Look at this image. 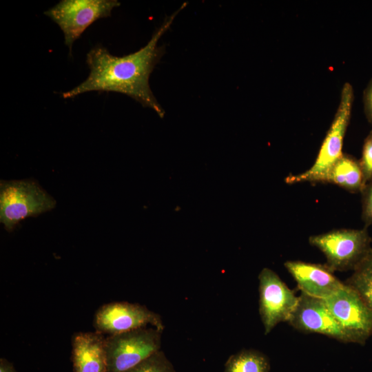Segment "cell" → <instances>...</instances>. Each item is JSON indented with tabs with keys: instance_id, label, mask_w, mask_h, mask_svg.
Listing matches in <instances>:
<instances>
[{
	"instance_id": "d6986e66",
	"label": "cell",
	"mask_w": 372,
	"mask_h": 372,
	"mask_svg": "<svg viewBox=\"0 0 372 372\" xmlns=\"http://www.w3.org/2000/svg\"><path fill=\"white\" fill-rule=\"evenodd\" d=\"M365 107L368 118L372 121V83L369 87L366 93Z\"/></svg>"
},
{
	"instance_id": "4fadbf2b",
	"label": "cell",
	"mask_w": 372,
	"mask_h": 372,
	"mask_svg": "<svg viewBox=\"0 0 372 372\" xmlns=\"http://www.w3.org/2000/svg\"><path fill=\"white\" fill-rule=\"evenodd\" d=\"M326 183L351 192H362L366 185L359 161L345 154H342L332 167Z\"/></svg>"
},
{
	"instance_id": "8fae6325",
	"label": "cell",
	"mask_w": 372,
	"mask_h": 372,
	"mask_svg": "<svg viewBox=\"0 0 372 372\" xmlns=\"http://www.w3.org/2000/svg\"><path fill=\"white\" fill-rule=\"evenodd\" d=\"M285 267L302 293L325 299L342 287L341 282L325 264L289 260Z\"/></svg>"
},
{
	"instance_id": "7a4b0ae2",
	"label": "cell",
	"mask_w": 372,
	"mask_h": 372,
	"mask_svg": "<svg viewBox=\"0 0 372 372\" xmlns=\"http://www.w3.org/2000/svg\"><path fill=\"white\" fill-rule=\"evenodd\" d=\"M56 200L32 180L0 181V222L10 232L28 217L53 209Z\"/></svg>"
},
{
	"instance_id": "8992f818",
	"label": "cell",
	"mask_w": 372,
	"mask_h": 372,
	"mask_svg": "<svg viewBox=\"0 0 372 372\" xmlns=\"http://www.w3.org/2000/svg\"><path fill=\"white\" fill-rule=\"evenodd\" d=\"M120 4L117 0H61L44 14L59 26L71 54L74 42L83 32L99 19L110 17Z\"/></svg>"
},
{
	"instance_id": "ac0fdd59",
	"label": "cell",
	"mask_w": 372,
	"mask_h": 372,
	"mask_svg": "<svg viewBox=\"0 0 372 372\" xmlns=\"http://www.w3.org/2000/svg\"><path fill=\"white\" fill-rule=\"evenodd\" d=\"M362 218L366 227L372 225V180L366 183L362 191Z\"/></svg>"
},
{
	"instance_id": "3957f363",
	"label": "cell",
	"mask_w": 372,
	"mask_h": 372,
	"mask_svg": "<svg viewBox=\"0 0 372 372\" xmlns=\"http://www.w3.org/2000/svg\"><path fill=\"white\" fill-rule=\"evenodd\" d=\"M353 99V88L347 83L342 90L340 102L333 121L314 163L302 173L289 175L285 178L287 184L326 183L329 171L343 154V139L350 118Z\"/></svg>"
},
{
	"instance_id": "52a82bcc",
	"label": "cell",
	"mask_w": 372,
	"mask_h": 372,
	"mask_svg": "<svg viewBox=\"0 0 372 372\" xmlns=\"http://www.w3.org/2000/svg\"><path fill=\"white\" fill-rule=\"evenodd\" d=\"M324 300L348 342L364 344L372 335V312L359 294L344 283Z\"/></svg>"
},
{
	"instance_id": "ba28073f",
	"label": "cell",
	"mask_w": 372,
	"mask_h": 372,
	"mask_svg": "<svg viewBox=\"0 0 372 372\" xmlns=\"http://www.w3.org/2000/svg\"><path fill=\"white\" fill-rule=\"evenodd\" d=\"M258 280L259 313L267 335L278 323L287 322L296 308L298 296L271 269L263 268Z\"/></svg>"
},
{
	"instance_id": "5b68a950",
	"label": "cell",
	"mask_w": 372,
	"mask_h": 372,
	"mask_svg": "<svg viewBox=\"0 0 372 372\" xmlns=\"http://www.w3.org/2000/svg\"><path fill=\"white\" fill-rule=\"evenodd\" d=\"M162 333L144 327L105 337L107 372H126L159 351Z\"/></svg>"
},
{
	"instance_id": "9c48e42d",
	"label": "cell",
	"mask_w": 372,
	"mask_h": 372,
	"mask_svg": "<svg viewBox=\"0 0 372 372\" xmlns=\"http://www.w3.org/2000/svg\"><path fill=\"white\" fill-rule=\"evenodd\" d=\"M149 324L163 331L161 316L145 306L127 302H115L101 307L96 311L94 326L103 334H117L147 327Z\"/></svg>"
},
{
	"instance_id": "2e32d148",
	"label": "cell",
	"mask_w": 372,
	"mask_h": 372,
	"mask_svg": "<svg viewBox=\"0 0 372 372\" xmlns=\"http://www.w3.org/2000/svg\"><path fill=\"white\" fill-rule=\"evenodd\" d=\"M126 372H176L162 351H158Z\"/></svg>"
},
{
	"instance_id": "9a60e30c",
	"label": "cell",
	"mask_w": 372,
	"mask_h": 372,
	"mask_svg": "<svg viewBox=\"0 0 372 372\" xmlns=\"http://www.w3.org/2000/svg\"><path fill=\"white\" fill-rule=\"evenodd\" d=\"M345 283L359 294L372 312V248L355 267Z\"/></svg>"
},
{
	"instance_id": "7c38bea8",
	"label": "cell",
	"mask_w": 372,
	"mask_h": 372,
	"mask_svg": "<svg viewBox=\"0 0 372 372\" xmlns=\"http://www.w3.org/2000/svg\"><path fill=\"white\" fill-rule=\"evenodd\" d=\"M74 372H107L105 337L99 331L78 333L72 339Z\"/></svg>"
},
{
	"instance_id": "6da1fadb",
	"label": "cell",
	"mask_w": 372,
	"mask_h": 372,
	"mask_svg": "<svg viewBox=\"0 0 372 372\" xmlns=\"http://www.w3.org/2000/svg\"><path fill=\"white\" fill-rule=\"evenodd\" d=\"M186 6L168 17L142 48L132 54L116 56L102 45L92 48L86 56L90 73L87 79L73 89L63 92L70 99L88 92H114L125 94L156 112L163 118L165 111L150 88L149 79L163 54L158 41L169 29L177 14Z\"/></svg>"
},
{
	"instance_id": "e0dca14e",
	"label": "cell",
	"mask_w": 372,
	"mask_h": 372,
	"mask_svg": "<svg viewBox=\"0 0 372 372\" xmlns=\"http://www.w3.org/2000/svg\"><path fill=\"white\" fill-rule=\"evenodd\" d=\"M365 184L372 180V132L364 141L359 161Z\"/></svg>"
},
{
	"instance_id": "277c9868",
	"label": "cell",
	"mask_w": 372,
	"mask_h": 372,
	"mask_svg": "<svg viewBox=\"0 0 372 372\" xmlns=\"http://www.w3.org/2000/svg\"><path fill=\"white\" fill-rule=\"evenodd\" d=\"M309 243L320 249L333 271L353 270L372 248L367 227L339 229L313 235Z\"/></svg>"
},
{
	"instance_id": "30bf717a",
	"label": "cell",
	"mask_w": 372,
	"mask_h": 372,
	"mask_svg": "<svg viewBox=\"0 0 372 372\" xmlns=\"http://www.w3.org/2000/svg\"><path fill=\"white\" fill-rule=\"evenodd\" d=\"M287 322L298 331L320 333L340 342H348L322 298L301 293Z\"/></svg>"
},
{
	"instance_id": "5bb4252c",
	"label": "cell",
	"mask_w": 372,
	"mask_h": 372,
	"mask_svg": "<svg viewBox=\"0 0 372 372\" xmlns=\"http://www.w3.org/2000/svg\"><path fill=\"white\" fill-rule=\"evenodd\" d=\"M268 358L255 349H243L231 355L225 364L224 372H269Z\"/></svg>"
},
{
	"instance_id": "ffe728a7",
	"label": "cell",
	"mask_w": 372,
	"mask_h": 372,
	"mask_svg": "<svg viewBox=\"0 0 372 372\" xmlns=\"http://www.w3.org/2000/svg\"><path fill=\"white\" fill-rule=\"evenodd\" d=\"M0 372H16V371L12 363L4 358H1Z\"/></svg>"
}]
</instances>
